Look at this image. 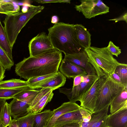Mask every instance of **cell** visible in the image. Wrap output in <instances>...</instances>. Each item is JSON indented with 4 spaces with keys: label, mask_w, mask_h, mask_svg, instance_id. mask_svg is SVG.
Wrapping results in <instances>:
<instances>
[{
    "label": "cell",
    "mask_w": 127,
    "mask_h": 127,
    "mask_svg": "<svg viewBox=\"0 0 127 127\" xmlns=\"http://www.w3.org/2000/svg\"><path fill=\"white\" fill-rule=\"evenodd\" d=\"M35 2L41 4L49 3H70V0H38L33 1Z\"/></svg>",
    "instance_id": "35"
},
{
    "label": "cell",
    "mask_w": 127,
    "mask_h": 127,
    "mask_svg": "<svg viewBox=\"0 0 127 127\" xmlns=\"http://www.w3.org/2000/svg\"><path fill=\"white\" fill-rule=\"evenodd\" d=\"M82 116L79 109L78 110L65 114L60 117L56 121L53 127L74 122H82Z\"/></svg>",
    "instance_id": "19"
},
{
    "label": "cell",
    "mask_w": 127,
    "mask_h": 127,
    "mask_svg": "<svg viewBox=\"0 0 127 127\" xmlns=\"http://www.w3.org/2000/svg\"><path fill=\"white\" fill-rule=\"evenodd\" d=\"M34 113H29L22 117L15 119L19 127H32Z\"/></svg>",
    "instance_id": "25"
},
{
    "label": "cell",
    "mask_w": 127,
    "mask_h": 127,
    "mask_svg": "<svg viewBox=\"0 0 127 127\" xmlns=\"http://www.w3.org/2000/svg\"><path fill=\"white\" fill-rule=\"evenodd\" d=\"M86 75L77 76L73 78V86L77 85L83 81Z\"/></svg>",
    "instance_id": "37"
},
{
    "label": "cell",
    "mask_w": 127,
    "mask_h": 127,
    "mask_svg": "<svg viewBox=\"0 0 127 127\" xmlns=\"http://www.w3.org/2000/svg\"><path fill=\"white\" fill-rule=\"evenodd\" d=\"M74 25L73 24L58 22L48 29V36L54 48L63 52L65 55L85 51L79 43Z\"/></svg>",
    "instance_id": "2"
},
{
    "label": "cell",
    "mask_w": 127,
    "mask_h": 127,
    "mask_svg": "<svg viewBox=\"0 0 127 127\" xmlns=\"http://www.w3.org/2000/svg\"><path fill=\"white\" fill-rule=\"evenodd\" d=\"M28 10V8H27L25 6L23 8L22 11V12H27Z\"/></svg>",
    "instance_id": "44"
},
{
    "label": "cell",
    "mask_w": 127,
    "mask_h": 127,
    "mask_svg": "<svg viewBox=\"0 0 127 127\" xmlns=\"http://www.w3.org/2000/svg\"><path fill=\"white\" fill-rule=\"evenodd\" d=\"M81 4L76 5V10L81 12L86 18L90 19L109 12V7L100 0H82Z\"/></svg>",
    "instance_id": "8"
},
{
    "label": "cell",
    "mask_w": 127,
    "mask_h": 127,
    "mask_svg": "<svg viewBox=\"0 0 127 127\" xmlns=\"http://www.w3.org/2000/svg\"><path fill=\"white\" fill-rule=\"evenodd\" d=\"M43 6H32L25 12H19L6 15L3 22L8 42L12 48L17 37L28 22L44 9Z\"/></svg>",
    "instance_id": "3"
},
{
    "label": "cell",
    "mask_w": 127,
    "mask_h": 127,
    "mask_svg": "<svg viewBox=\"0 0 127 127\" xmlns=\"http://www.w3.org/2000/svg\"><path fill=\"white\" fill-rule=\"evenodd\" d=\"M82 116L83 122L87 123L89 122L91 119V115L85 109L81 107L79 109Z\"/></svg>",
    "instance_id": "34"
},
{
    "label": "cell",
    "mask_w": 127,
    "mask_h": 127,
    "mask_svg": "<svg viewBox=\"0 0 127 127\" xmlns=\"http://www.w3.org/2000/svg\"><path fill=\"white\" fill-rule=\"evenodd\" d=\"M62 59L61 52L54 48L40 55L24 58L15 65V72L21 78L56 73Z\"/></svg>",
    "instance_id": "1"
},
{
    "label": "cell",
    "mask_w": 127,
    "mask_h": 127,
    "mask_svg": "<svg viewBox=\"0 0 127 127\" xmlns=\"http://www.w3.org/2000/svg\"><path fill=\"white\" fill-rule=\"evenodd\" d=\"M54 95L53 93L46 99L40 103L38 105L35 106L32 108L30 111L33 113L35 114L40 112L43 109L47 103L50 102L53 98Z\"/></svg>",
    "instance_id": "32"
},
{
    "label": "cell",
    "mask_w": 127,
    "mask_h": 127,
    "mask_svg": "<svg viewBox=\"0 0 127 127\" xmlns=\"http://www.w3.org/2000/svg\"><path fill=\"white\" fill-rule=\"evenodd\" d=\"M57 73L34 77L30 78L26 81L28 86L31 89L40 82L54 76Z\"/></svg>",
    "instance_id": "30"
},
{
    "label": "cell",
    "mask_w": 127,
    "mask_h": 127,
    "mask_svg": "<svg viewBox=\"0 0 127 127\" xmlns=\"http://www.w3.org/2000/svg\"><path fill=\"white\" fill-rule=\"evenodd\" d=\"M8 127H19L17 125L15 119L13 118L8 126Z\"/></svg>",
    "instance_id": "42"
},
{
    "label": "cell",
    "mask_w": 127,
    "mask_h": 127,
    "mask_svg": "<svg viewBox=\"0 0 127 127\" xmlns=\"http://www.w3.org/2000/svg\"><path fill=\"white\" fill-rule=\"evenodd\" d=\"M30 89L29 87L14 89L0 88V98L6 100L13 98L15 95L25 90Z\"/></svg>",
    "instance_id": "24"
},
{
    "label": "cell",
    "mask_w": 127,
    "mask_h": 127,
    "mask_svg": "<svg viewBox=\"0 0 127 127\" xmlns=\"http://www.w3.org/2000/svg\"><path fill=\"white\" fill-rule=\"evenodd\" d=\"M66 81V77L58 71L55 75L45 79L31 89L48 88L54 91L64 86Z\"/></svg>",
    "instance_id": "13"
},
{
    "label": "cell",
    "mask_w": 127,
    "mask_h": 127,
    "mask_svg": "<svg viewBox=\"0 0 127 127\" xmlns=\"http://www.w3.org/2000/svg\"><path fill=\"white\" fill-rule=\"evenodd\" d=\"M0 62L5 70H10L11 67L14 64L13 61L10 59L0 47Z\"/></svg>",
    "instance_id": "28"
},
{
    "label": "cell",
    "mask_w": 127,
    "mask_h": 127,
    "mask_svg": "<svg viewBox=\"0 0 127 127\" xmlns=\"http://www.w3.org/2000/svg\"><path fill=\"white\" fill-rule=\"evenodd\" d=\"M107 47L108 50L113 55L118 57V55L121 53V50L119 47L115 45L111 41L109 42Z\"/></svg>",
    "instance_id": "33"
},
{
    "label": "cell",
    "mask_w": 127,
    "mask_h": 127,
    "mask_svg": "<svg viewBox=\"0 0 127 127\" xmlns=\"http://www.w3.org/2000/svg\"><path fill=\"white\" fill-rule=\"evenodd\" d=\"M28 48L30 57L40 55L54 48L45 32L38 34L31 39Z\"/></svg>",
    "instance_id": "9"
},
{
    "label": "cell",
    "mask_w": 127,
    "mask_h": 127,
    "mask_svg": "<svg viewBox=\"0 0 127 127\" xmlns=\"http://www.w3.org/2000/svg\"><path fill=\"white\" fill-rule=\"evenodd\" d=\"M64 59L82 68L88 75L97 74L94 68L89 61L85 51L74 54L65 55Z\"/></svg>",
    "instance_id": "11"
},
{
    "label": "cell",
    "mask_w": 127,
    "mask_h": 127,
    "mask_svg": "<svg viewBox=\"0 0 127 127\" xmlns=\"http://www.w3.org/2000/svg\"><path fill=\"white\" fill-rule=\"evenodd\" d=\"M97 76L95 75H86L83 81L77 85L71 88H59V92L65 95L71 102L75 103L80 101L83 95L92 86Z\"/></svg>",
    "instance_id": "7"
},
{
    "label": "cell",
    "mask_w": 127,
    "mask_h": 127,
    "mask_svg": "<svg viewBox=\"0 0 127 127\" xmlns=\"http://www.w3.org/2000/svg\"><path fill=\"white\" fill-rule=\"evenodd\" d=\"M127 13L126 12L124 14L118 17L110 20H109L114 21L115 22H116L119 21H125L126 23H127Z\"/></svg>",
    "instance_id": "39"
},
{
    "label": "cell",
    "mask_w": 127,
    "mask_h": 127,
    "mask_svg": "<svg viewBox=\"0 0 127 127\" xmlns=\"http://www.w3.org/2000/svg\"><path fill=\"white\" fill-rule=\"evenodd\" d=\"M28 87L26 81L19 79H12L0 82V88L14 89Z\"/></svg>",
    "instance_id": "23"
},
{
    "label": "cell",
    "mask_w": 127,
    "mask_h": 127,
    "mask_svg": "<svg viewBox=\"0 0 127 127\" xmlns=\"http://www.w3.org/2000/svg\"><path fill=\"white\" fill-rule=\"evenodd\" d=\"M6 100L4 99L0 98V118L2 109L6 102Z\"/></svg>",
    "instance_id": "41"
},
{
    "label": "cell",
    "mask_w": 127,
    "mask_h": 127,
    "mask_svg": "<svg viewBox=\"0 0 127 127\" xmlns=\"http://www.w3.org/2000/svg\"><path fill=\"white\" fill-rule=\"evenodd\" d=\"M52 90V89L48 88H42L40 89L39 92L35 95L30 103L29 107L28 109V112H30L31 109L40 100Z\"/></svg>",
    "instance_id": "29"
},
{
    "label": "cell",
    "mask_w": 127,
    "mask_h": 127,
    "mask_svg": "<svg viewBox=\"0 0 127 127\" xmlns=\"http://www.w3.org/2000/svg\"><path fill=\"white\" fill-rule=\"evenodd\" d=\"M110 106L111 114L120 109L127 108V86L125 87L114 99Z\"/></svg>",
    "instance_id": "18"
},
{
    "label": "cell",
    "mask_w": 127,
    "mask_h": 127,
    "mask_svg": "<svg viewBox=\"0 0 127 127\" xmlns=\"http://www.w3.org/2000/svg\"><path fill=\"white\" fill-rule=\"evenodd\" d=\"M82 122H72L54 127H80Z\"/></svg>",
    "instance_id": "36"
},
{
    "label": "cell",
    "mask_w": 127,
    "mask_h": 127,
    "mask_svg": "<svg viewBox=\"0 0 127 127\" xmlns=\"http://www.w3.org/2000/svg\"><path fill=\"white\" fill-rule=\"evenodd\" d=\"M60 64L59 67L60 72L68 78L73 79L77 76L87 74L82 68L64 59L62 60Z\"/></svg>",
    "instance_id": "14"
},
{
    "label": "cell",
    "mask_w": 127,
    "mask_h": 127,
    "mask_svg": "<svg viewBox=\"0 0 127 127\" xmlns=\"http://www.w3.org/2000/svg\"><path fill=\"white\" fill-rule=\"evenodd\" d=\"M125 87L123 85L116 82L109 75L99 94L93 113L109 106L114 99Z\"/></svg>",
    "instance_id": "5"
},
{
    "label": "cell",
    "mask_w": 127,
    "mask_h": 127,
    "mask_svg": "<svg viewBox=\"0 0 127 127\" xmlns=\"http://www.w3.org/2000/svg\"><path fill=\"white\" fill-rule=\"evenodd\" d=\"M109 75L111 78L116 82L123 85L120 78L117 74L113 72Z\"/></svg>",
    "instance_id": "38"
},
{
    "label": "cell",
    "mask_w": 127,
    "mask_h": 127,
    "mask_svg": "<svg viewBox=\"0 0 127 127\" xmlns=\"http://www.w3.org/2000/svg\"><path fill=\"white\" fill-rule=\"evenodd\" d=\"M109 75L97 76L94 82L83 95L80 101L81 107L91 115L95 109L97 97L100 90Z\"/></svg>",
    "instance_id": "6"
},
{
    "label": "cell",
    "mask_w": 127,
    "mask_h": 127,
    "mask_svg": "<svg viewBox=\"0 0 127 127\" xmlns=\"http://www.w3.org/2000/svg\"><path fill=\"white\" fill-rule=\"evenodd\" d=\"M81 106L76 103L69 101L63 103L54 110L51 117L45 122L44 127H53L57 120L61 116L68 112L77 110Z\"/></svg>",
    "instance_id": "12"
},
{
    "label": "cell",
    "mask_w": 127,
    "mask_h": 127,
    "mask_svg": "<svg viewBox=\"0 0 127 127\" xmlns=\"http://www.w3.org/2000/svg\"><path fill=\"white\" fill-rule=\"evenodd\" d=\"M12 120L9 104L6 101L1 111L0 121L4 126L7 127Z\"/></svg>",
    "instance_id": "26"
},
{
    "label": "cell",
    "mask_w": 127,
    "mask_h": 127,
    "mask_svg": "<svg viewBox=\"0 0 127 127\" xmlns=\"http://www.w3.org/2000/svg\"><path fill=\"white\" fill-rule=\"evenodd\" d=\"M0 47L5 52L10 59L13 61L12 49L7 39L4 27L2 26L0 19Z\"/></svg>",
    "instance_id": "22"
},
{
    "label": "cell",
    "mask_w": 127,
    "mask_h": 127,
    "mask_svg": "<svg viewBox=\"0 0 127 127\" xmlns=\"http://www.w3.org/2000/svg\"><path fill=\"white\" fill-rule=\"evenodd\" d=\"M36 95L20 100L13 98L9 104L11 117L14 119H17L28 114V109Z\"/></svg>",
    "instance_id": "10"
},
{
    "label": "cell",
    "mask_w": 127,
    "mask_h": 127,
    "mask_svg": "<svg viewBox=\"0 0 127 127\" xmlns=\"http://www.w3.org/2000/svg\"><path fill=\"white\" fill-rule=\"evenodd\" d=\"M13 0H0V13L6 15L19 12V5L14 3Z\"/></svg>",
    "instance_id": "20"
},
{
    "label": "cell",
    "mask_w": 127,
    "mask_h": 127,
    "mask_svg": "<svg viewBox=\"0 0 127 127\" xmlns=\"http://www.w3.org/2000/svg\"><path fill=\"white\" fill-rule=\"evenodd\" d=\"M53 111L45 110L34 114L32 127H44L46 121L52 116Z\"/></svg>",
    "instance_id": "21"
},
{
    "label": "cell",
    "mask_w": 127,
    "mask_h": 127,
    "mask_svg": "<svg viewBox=\"0 0 127 127\" xmlns=\"http://www.w3.org/2000/svg\"><path fill=\"white\" fill-rule=\"evenodd\" d=\"M40 90L27 89L17 94L14 96L13 98L19 100H23L31 96L35 95Z\"/></svg>",
    "instance_id": "31"
},
{
    "label": "cell",
    "mask_w": 127,
    "mask_h": 127,
    "mask_svg": "<svg viewBox=\"0 0 127 127\" xmlns=\"http://www.w3.org/2000/svg\"><path fill=\"white\" fill-rule=\"evenodd\" d=\"M74 28L80 45L85 50L91 47V34L85 27L81 24L74 25Z\"/></svg>",
    "instance_id": "17"
},
{
    "label": "cell",
    "mask_w": 127,
    "mask_h": 127,
    "mask_svg": "<svg viewBox=\"0 0 127 127\" xmlns=\"http://www.w3.org/2000/svg\"><path fill=\"white\" fill-rule=\"evenodd\" d=\"M85 51L97 76L109 75L120 64L114 57L107 47L99 48L91 46Z\"/></svg>",
    "instance_id": "4"
},
{
    "label": "cell",
    "mask_w": 127,
    "mask_h": 127,
    "mask_svg": "<svg viewBox=\"0 0 127 127\" xmlns=\"http://www.w3.org/2000/svg\"></svg>",
    "instance_id": "46"
},
{
    "label": "cell",
    "mask_w": 127,
    "mask_h": 127,
    "mask_svg": "<svg viewBox=\"0 0 127 127\" xmlns=\"http://www.w3.org/2000/svg\"><path fill=\"white\" fill-rule=\"evenodd\" d=\"M0 127H7L4 126L0 121Z\"/></svg>",
    "instance_id": "45"
},
{
    "label": "cell",
    "mask_w": 127,
    "mask_h": 127,
    "mask_svg": "<svg viewBox=\"0 0 127 127\" xmlns=\"http://www.w3.org/2000/svg\"><path fill=\"white\" fill-rule=\"evenodd\" d=\"M5 70L0 62V82L2 81L5 77Z\"/></svg>",
    "instance_id": "40"
},
{
    "label": "cell",
    "mask_w": 127,
    "mask_h": 127,
    "mask_svg": "<svg viewBox=\"0 0 127 127\" xmlns=\"http://www.w3.org/2000/svg\"><path fill=\"white\" fill-rule=\"evenodd\" d=\"M114 72L119 76L123 85L127 86V64L120 63L117 66Z\"/></svg>",
    "instance_id": "27"
},
{
    "label": "cell",
    "mask_w": 127,
    "mask_h": 127,
    "mask_svg": "<svg viewBox=\"0 0 127 127\" xmlns=\"http://www.w3.org/2000/svg\"><path fill=\"white\" fill-rule=\"evenodd\" d=\"M58 18L57 16L54 15L52 16L51 20V22L52 23L55 24L58 23Z\"/></svg>",
    "instance_id": "43"
},
{
    "label": "cell",
    "mask_w": 127,
    "mask_h": 127,
    "mask_svg": "<svg viewBox=\"0 0 127 127\" xmlns=\"http://www.w3.org/2000/svg\"><path fill=\"white\" fill-rule=\"evenodd\" d=\"M106 124L107 127H127V108L108 115Z\"/></svg>",
    "instance_id": "15"
},
{
    "label": "cell",
    "mask_w": 127,
    "mask_h": 127,
    "mask_svg": "<svg viewBox=\"0 0 127 127\" xmlns=\"http://www.w3.org/2000/svg\"><path fill=\"white\" fill-rule=\"evenodd\" d=\"M109 106L91 115V119L88 122H82L80 127H107L106 118Z\"/></svg>",
    "instance_id": "16"
}]
</instances>
